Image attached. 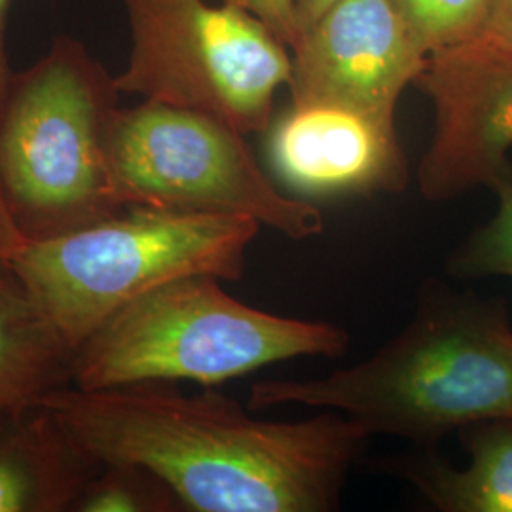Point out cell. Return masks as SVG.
Segmentation results:
<instances>
[{
    "label": "cell",
    "instance_id": "cell-11",
    "mask_svg": "<svg viewBox=\"0 0 512 512\" xmlns=\"http://www.w3.org/2000/svg\"><path fill=\"white\" fill-rule=\"evenodd\" d=\"M95 467L37 404L0 425V512L74 511Z\"/></svg>",
    "mask_w": 512,
    "mask_h": 512
},
{
    "label": "cell",
    "instance_id": "cell-19",
    "mask_svg": "<svg viewBox=\"0 0 512 512\" xmlns=\"http://www.w3.org/2000/svg\"><path fill=\"white\" fill-rule=\"evenodd\" d=\"M27 243L0 192V274H12V264Z\"/></svg>",
    "mask_w": 512,
    "mask_h": 512
},
{
    "label": "cell",
    "instance_id": "cell-8",
    "mask_svg": "<svg viewBox=\"0 0 512 512\" xmlns=\"http://www.w3.org/2000/svg\"><path fill=\"white\" fill-rule=\"evenodd\" d=\"M416 84L433 101L435 133L420 169L421 196L450 202L512 181V52L473 38L427 57Z\"/></svg>",
    "mask_w": 512,
    "mask_h": 512
},
{
    "label": "cell",
    "instance_id": "cell-3",
    "mask_svg": "<svg viewBox=\"0 0 512 512\" xmlns=\"http://www.w3.org/2000/svg\"><path fill=\"white\" fill-rule=\"evenodd\" d=\"M258 230L245 217L126 207L59 236L27 239L12 275L76 353L114 313L162 285L241 279Z\"/></svg>",
    "mask_w": 512,
    "mask_h": 512
},
{
    "label": "cell",
    "instance_id": "cell-17",
    "mask_svg": "<svg viewBox=\"0 0 512 512\" xmlns=\"http://www.w3.org/2000/svg\"><path fill=\"white\" fill-rule=\"evenodd\" d=\"M241 8L262 19L277 37L281 38L289 50L298 40V16L296 0H230Z\"/></svg>",
    "mask_w": 512,
    "mask_h": 512
},
{
    "label": "cell",
    "instance_id": "cell-4",
    "mask_svg": "<svg viewBox=\"0 0 512 512\" xmlns=\"http://www.w3.org/2000/svg\"><path fill=\"white\" fill-rule=\"evenodd\" d=\"M349 336L256 310L215 277H186L139 296L76 349L80 389L196 382L211 387L296 357H340Z\"/></svg>",
    "mask_w": 512,
    "mask_h": 512
},
{
    "label": "cell",
    "instance_id": "cell-16",
    "mask_svg": "<svg viewBox=\"0 0 512 512\" xmlns=\"http://www.w3.org/2000/svg\"><path fill=\"white\" fill-rule=\"evenodd\" d=\"M495 196L494 219L476 228L448 260V272L458 279L512 277V181Z\"/></svg>",
    "mask_w": 512,
    "mask_h": 512
},
{
    "label": "cell",
    "instance_id": "cell-7",
    "mask_svg": "<svg viewBox=\"0 0 512 512\" xmlns=\"http://www.w3.org/2000/svg\"><path fill=\"white\" fill-rule=\"evenodd\" d=\"M131 52L114 76L120 93L264 133L275 97L291 82L289 46L230 0H122Z\"/></svg>",
    "mask_w": 512,
    "mask_h": 512
},
{
    "label": "cell",
    "instance_id": "cell-6",
    "mask_svg": "<svg viewBox=\"0 0 512 512\" xmlns=\"http://www.w3.org/2000/svg\"><path fill=\"white\" fill-rule=\"evenodd\" d=\"M107 164L120 209L253 219L291 239L321 236V211L281 190L238 129L196 110L147 101L114 110Z\"/></svg>",
    "mask_w": 512,
    "mask_h": 512
},
{
    "label": "cell",
    "instance_id": "cell-10",
    "mask_svg": "<svg viewBox=\"0 0 512 512\" xmlns=\"http://www.w3.org/2000/svg\"><path fill=\"white\" fill-rule=\"evenodd\" d=\"M264 137L272 175L298 200L372 196L406 184L393 120L334 103H291Z\"/></svg>",
    "mask_w": 512,
    "mask_h": 512
},
{
    "label": "cell",
    "instance_id": "cell-15",
    "mask_svg": "<svg viewBox=\"0 0 512 512\" xmlns=\"http://www.w3.org/2000/svg\"><path fill=\"white\" fill-rule=\"evenodd\" d=\"M427 55L478 37L490 0H391Z\"/></svg>",
    "mask_w": 512,
    "mask_h": 512
},
{
    "label": "cell",
    "instance_id": "cell-5",
    "mask_svg": "<svg viewBox=\"0 0 512 512\" xmlns=\"http://www.w3.org/2000/svg\"><path fill=\"white\" fill-rule=\"evenodd\" d=\"M114 76L73 38L10 74L0 93V192L27 239L50 238L120 211L107 137Z\"/></svg>",
    "mask_w": 512,
    "mask_h": 512
},
{
    "label": "cell",
    "instance_id": "cell-2",
    "mask_svg": "<svg viewBox=\"0 0 512 512\" xmlns=\"http://www.w3.org/2000/svg\"><path fill=\"white\" fill-rule=\"evenodd\" d=\"M308 406L357 421L368 435L416 444L478 421L512 418V325L499 300L439 285L414 319L359 365L315 380L251 387L247 408Z\"/></svg>",
    "mask_w": 512,
    "mask_h": 512
},
{
    "label": "cell",
    "instance_id": "cell-18",
    "mask_svg": "<svg viewBox=\"0 0 512 512\" xmlns=\"http://www.w3.org/2000/svg\"><path fill=\"white\" fill-rule=\"evenodd\" d=\"M478 40L512 52V0H490Z\"/></svg>",
    "mask_w": 512,
    "mask_h": 512
},
{
    "label": "cell",
    "instance_id": "cell-13",
    "mask_svg": "<svg viewBox=\"0 0 512 512\" xmlns=\"http://www.w3.org/2000/svg\"><path fill=\"white\" fill-rule=\"evenodd\" d=\"M459 433L467 467L423 456L406 461L403 476L442 512H512V418L478 421Z\"/></svg>",
    "mask_w": 512,
    "mask_h": 512
},
{
    "label": "cell",
    "instance_id": "cell-20",
    "mask_svg": "<svg viewBox=\"0 0 512 512\" xmlns=\"http://www.w3.org/2000/svg\"><path fill=\"white\" fill-rule=\"evenodd\" d=\"M340 0H296V16H298V38L321 18L329 8Z\"/></svg>",
    "mask_w": 512,
    "mask_h": 512
},
{
    "label": "cell",
    "instance_id": "cell-9",
    "mask_svg": "<svg viewBox=\"0 0 512 512\" xmlns=\"http://www.w3.org/2000/svg\"><path fill=\"white\" fill-rule=\"evenodd\" d=\"M427 57L391 0H340L291 48V103H334L395 122Z\"/></svg>",
    "mask_w": 512,
    "mask_h": 512
},
{
    "label": "cell",
    "instance_id": "cell-21",
    "mask_svg": "<svg viewBox=\"0 0 512 512\" xmlns=\"http://www.w3.org/2000/svg\"><path fill=\"white\" fill-rule=\"evenodd\" d=\"M10 0H0V93L4 90L12 69L8 65V55H6V12H8Z\"/></svg>",
    "mask_w": 512,
    "mask_h": 512
},
{
    "label": "cell",
    "instance_id": "cell-14",
    "mask_svg": "<svg viewBox=\"0 0 512 512\" xmlns=\"http://www.w3.org/2000/svg\"><path fill=\"white\" fill-rule=\"evenodd\" d=\"M78 497L74 511L165 512L181 509L164 484L137 467L99 465Z\"/></svg>",
    "mask_w": 512,
    "mask_h": 512
},
{
    "label": "cell",
    "instance_id": "cell-1",
    "mask_svg": "<svg viewBox=\"0 0 512 512\" xmlns=\"http://www.w3.org/2000/svg\"><path fill=\"white\" fill-rule=\"evenodd\" d=\"M38 406L97 467H137L196 512L334 511L370 437L332 410L260 420L215 391L183 395L164 384L61 385Z\"/></svg>",
    "mask_w": 512,
    "mask_h": 512
},
{
    "label": "cell",
    "instance_id": "cell-12",
    "mask_svg": "<svg viewBox=\"0 0 512 512\" xmlns=\"http://www.w3.org/2000/svg\"><path fill=\"white\" fill-rule=\"evenodd\" d=\"M74 349L12 274H0V425L71 378Z\"/></svg>",
    "mask_w": 512,
    "mask_h": 512
}]
</instances>
